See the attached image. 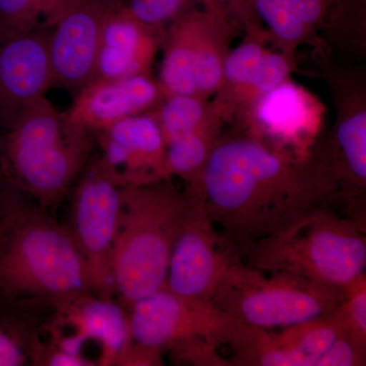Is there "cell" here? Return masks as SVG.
Listing matches in <instances>:
<instances>
[{
    "label": "cell",
    "mask_w": 366,
    "mask_h": 366,
    "mask_svg": "<svg viewBox=\"0 0 366 366\" xmlns=\"http://www.w3.org/2000/svg\"><path fill=\"white\" fill-rule=\"evenodd\" d=\"M187 187L199 192L212 222L238 252L341 203L327 141L300 157L244 129L223 134L199 182Z\"/></svg>",
    "instance_id": "cell-1"
},
{
    "label": "cell",
    "mask_w": 366,
    "mask_h": 366,
    "mask_svg": "<svg viewBox=\"0 0 366 366\" xmlns=\"http://www.w3.org/2000/svg\"><path fill=\"white\" fill-rule=\"evenodd\" d=\"M92 292L83 255L64 224L0 184V302L55 305Z\"/></svg>",
    "instance_id": "cell-2"
},
{
    "label": "cell",
    "mask_w": 366,
    "mask_h": 366,
    "mask_svg": "<svg viewBox=\"0 0 366 366\" xmlns=\"http://www.w3.org/2000/svg\"><path fill=\"white\" fill-rule=\"evenodd\" d=\"M95 134L38 98L0 131V180L54 213L92 157Z\"/></svg>",
    "instance_id": "cell-3"
},
{
    "label": "cell",
    "mask_w": 366,
    "mask_h": 366,
    "mask_svg": "<svg viewBox=\"0 0 366 366\" xmlns=\"http://www.w3.org/2000/svg\"><path fill=\"white\" fill-rule=\"evenodd\" d=\"M187 202L171 178L122 189L112 279L125 308L165 286Z\"/></svg>",
    "instance_id": "cell-4"
},
{
    "label": "cell",
    "mask_w": 366,
    "mask_h": 366,
    "mask_svg": "<svg viewBox=\"0 0 366 366\" xmlns=\"http://www.w3.org/2000/svg\"><path fill=\"white\" fill-rule=\"evenodd\" d=\"M239 254L264 273L295 274L344 290L365 274V224L320 209L290 233L250 243Z\"/></svg>",
    "instance_id": "cell-5"
},
{
    "label": "cell",
    "mask_w": 366,
    "mask_h": 366,
    "mask_svg": "<svg viewBox=\"0 0 366 366\" xmlns=\"http://www.w3.org/2000/svg\"><path fill=\"white\" fill-rule=\"evenodd\" d=\"M127 310L132 340L169 351L180 365H225L218 349L228 346L240 322L211 302L182 297L166 286Z\"/></svg>",
    "instance_id": "cell-6"
},
{
    "label": "cell",
    "mask_w": 366,
    "mask_h": 366,
    "mask_svg": "<svg viewBox=\"0 0 366 366\" xmlns=\"http://www.w3.org/2000/svg\"><path fill=\"white\" fill-rule=\"evenodd\" d=\"M343 298L340 289L295 274L267 276L239 259L229 268L211 303L244 324L269 329L332 314Z\"/></svg>",
    "instance_id": "cell-7"
},
{
    "label": "cell",
    "mask_w": 366,
    "mask_h": 366,
    "mask_svg": "<svg viewBox=\"0 0 366 366\" xmlns=\"http://www.w3.org/2000/svg\"><path fill=\"white\" fill-rule=\"evenodd\" d=\"M122 209V187L113 182L98 156H92L71 189L64 224L83 255L92 292L112 298V254Z\"/></svg>",
    "instance_id": "cell-8"
},
{
    "label": "cell",
    "mask_w": 366,
    "mask_h": 366,
    "mask_svg": "<svg viewBox=\"0 0 366 366\" xmlns=\"http://www.w3.org/2000/svg\"><path fill=\"white\" fill-rule=\"evenodd\" d=\"M185 194L187 212L165 286L182 297L211 302L229 268L242 257L232 242L217 232L199 192L187 187Z\"/></svg>",
    "instance_id": "cell-9"
},
{
    "label": "cell",
    "mask_w": 366,
    "mask_h": 366,
    "mask_svg": "<svg viewBox=\"0 0 366 366\" xmlns=\"http://www.w3.org/2000/svg\"><path fill=\"white\" fill-rule=\"evenodd\" d=\"M52 310L51 319L42 327L48 341L66 352L86 358L90 357L84 350L85 346L91 342L97 344L98 365L117 366L134 342L127 308L112 298L85 293Z\"/></svg>",
    "instance_id": "cell-10"
},
{
    "label": "cell",
    "mask_w": 366,
    "mask_h": 366,
    "mask_svg": "<svg viewBox=\"0 0 366 366\" xmlns=\"http://www.w3.org/2000/svg\"><path fill=\"white\" fill-rule=\"evenodd\" d=\"M333 94L336 124L329 139L340 182L342 203L350 217L360 219L366 189V90L365 76L346 71H327Z\"/></svg>",
    "instance_id": "cell-11"
},
{
    "label": "cell",
    "mask_w": 366,
    "mask_h": 366,
    "mask_svg": "<svg viewBox=\"0 0 366 366\" xmlns=\"http://www.w3.org/2000/svg\"><path fill=\"white\" fill-rule=\"evenodd\" d=\"M120 0H71L51 29L52 86L76 95L95 78L96 61L107 16Z\"/></svg>",
    "instance_id": "cell-12"
},
{
    "label": "cell",
    "mask_w": 366,
    "mask_h": 366,
    "mask_svg": "<svg viewBox=\"0 0 366 366\" xmlns=\"http://www.w3.org/2000/svg\"><path fill=\"white\" fill-rule=\"evenodd\" d=\"M325 106L291 78L257 100L236 124L269 144L307 157L315 148Z\"/></svg>",
    "instance_id": "cell-13"
},
{
    "label": "cell",
    "mask_w": 366,
    "mask_h": 366,
    "mask_svg": "<svg viewBox=\"0 0 366 366\" xmlns=\"http://www.w3.org/2000/svg\"><path fill=\"white\" fill-rule=\"evenodd\" d=\"M99 160L118 187H137L171 177L166 144L153 112L120 120L95 134Z\"/></svg>",
    "instance_id": "cell-14"
},
{
    "label": "cell",
    "mask_w": 366,
    "mask_h": 366,
    "mask_svg": "<svg viewBox=\"0 0 366 366\" xmlns=\"http://www.w3.org/2000/svg\"><path fill=\"white\" fill-rule=\"evenodd\" d=\"M51 29H40L0 42V131L52 88Z\"/></svg>",
    "instance_id": "cell-15"
},
{
    "label": "cell",
    "mask_w": 366,
    "mask_h": 366,
    "mask_svg": "<svg viewBox=\"0 0 366 366\" xmlns=\"http://www.w3.org/2000/svg\"><path fill=\"white\" fill-rule=\"evenodd\" d=\"M165 98L151 74L95 79L74 95L66 113L71 122L96 134L125 118L155 112Z\"/></svg>",
    "instance_id": "cell-16"
},
{
    "label": "cell",
    "mask_w": 366,
    "mask_h": 366,
    "mask_svg": "<svg viewBox=\"0 0 366 366\" xmlns=\"http://www.w3.org/2000/svg\"><path fill=\"white\" fill-rule=\"evenodd\" d=\"M164 34L165 30L137 20L120 2L105 21L94 79L151 74Z\"/></svg>",
    "instance_id": "cell-17"
},
{
    "label": "cell",
    "mask_w": 366,
    "mask_h": 366,
    "mask_svg": "<svg viewBox=\"0 0 366 366\" xmlns=\"http://www.w3.org/2000/svg\"><path fill=\"white\" fill-rule=\"evenodd\" d=\"M242 31L234 16L226 9L202 7L194 59V78L199 97H213L220 88L231 42Z\"/></svg>",
    "instance_id": "cell-18"
},
{
    "label": "cell",
    "mask_w": 366,
    "mask_h": 366,
    "mask_svg": "<svg viewBox=\"0 0 366 366\" xmlns=\"http://www.w3.org/2000/svg\"><path fill=\"white\" fill-rule=\"evenodd\" d=\"M202 19V7L187 11L166 28L164 34L158 81L166 97L197 95L194 78L196 43Z\"/></svg>",
    "instance_id": "cell-19"
},
{
    "label": "cell",
    "mask_w": 366,
    "mask_h": 366,
    "mask_svg": "<svg viewBox=\"0 0 366 366\" xmlns=\"http://www.w3.org/2000/svg\"><path fill=\"white\" fill-rule=\"evenodd\" d=\"M343 327L335 310L332 314L283 327L273 334L274 344L295 362V366H315L340 335Z\"/></svg>",
    "instance_id": "cell-20"
},
{
    "label": "cell",
    "mask_w": 366,
    "mask_h": 366,
    "mask_svg": "<svg viewBox=\"0 0 366 366\" xmlns=\"http://www.w3.org/2000/svg\"><path fill=\"white\" fill-rule=\"evenodd\" d=\"M296 54L269 51L250 76L224 106L220 117L225 124L237 122L262 96L290 78L297 66Z\"/></svg>",
    "instance_id": "cell-21"
},
{
    "label": "cell",
    "mask_w": 366,
    "mask_h": 366,
    "mask_svg": "<svg viewBox=\"0 0 366 366\" xmlns=\"http://www.w3.org/2000/svg\"><path fill=\"white\" fill-rule=\"evenodd\" d=\"M221 118L202 129L166 144V160L171 177L182 178L187 187L197 184L212 152L224 134Z\"/></svg>",
    "instance_id": "cell-22"
},
{
    "label": "cell",
    "mask_w": 366,
    "mask_h": 366,
    "mask_svg": "<svg viewBox=\"0 0 366 366\" xmlns=\"http://www.w3.org/2000/svg\"><path fill=\"white\" fill-rule=\"evenodd\" d=\"M255 13L267 29L269 39L280 51L296 54L301 45L324 48L317 31L305 23L285 0H252Z\"/></svg>",
    "instance_id": "cell-23"
},
{
    "label": "cell",
    "mask_w": 366,
    "mask_h": 366,
    "mask_svg": "<svg viewBox=\"0 0 366 366\" xmlns=\"http://www.w3.org/2000/svg\"><path fill=\"white\" fill-rule=\"evenodd\" d=\"M153 114L165 144L221 118L209 99L197 95L167 96Z\"/></svg>",
    "instance_id": "cell-24"
},
{
    "label": "cell",
    "mask_w": 366,
    "mask_h": 366,
    "mask_svg": "<svg viewBox=\"0 0 366 366\" xmlns=\"http://www.w3.org/2000/svg\"><path fill=\"white\" fill-rule=\"evenodd\" d=\"M29 307L0 302V366L31 365L40 334L26 312Z\"/></svg>",
    "instance_id": "cell-25"
},
{
    "label": "cell",
    "mask_w": 366,
    "mask_h": 366,
    "mask_svg": "<svg viewBox=\"0 0 366 366\" xmlns=\"http://www.w3.org/2000/svg\"><path fill=\"white\" fill-rule=\"evenodd\" d=\"M71 0H0V42L52 29Z\"/></svg>",
    "instance_id": "cell-26"
},
{
    "label": "cell",
    "mask_w": 366,
    "mask_h": 366,
    "mask_svg": "<svg viewBox=\"0 0 366 366\" xmlns=\"http://www.w3.org/2000/svg\"><path fill=\"white\" fill-rule=\"evenodd\" d=\"M269 41V34H247L242 44L230 50L224 64L222 83L212 100L219 115L229 99L249 81L269 51L266 47Z\"/></svg>",
    "instance_id": "cell-27"
},
{
    "label": "cell",
    "mask_w": 366,
    "mask_h": 366,
    "mask_svg": "<svg viewBox=\"0 0 366 366\" xmlns=\"http://www.w3.org/2000/svg\"><path fill=\"white\" fill-rule=\"evenodd\" d=\"M344 334L366 347L365 274L344 289V298L335 310Z\"/></svg>",
    "instance_id": "cell-28"
},
{
    "label": "cell",
    "mask_w": 366,
    "mask_h": 366,
    "mask_svg": "<svg viewBox=\"0 0 366 366\" xmlns=\"http://www.w3.org/2000/svg\"><path fill=\"white\" fill-rule=\"evenodd\" d=\"M137 20L154 28L166 30L180 16L202 7L199 0H120Z\"/></svg>",
    "instance_id": "cell-29"
},
{
    "label": "cell",
    "mask_w": 366,
    "mask_h": 366,
    "mask_svg": "<svg viewBox=\"0 0 366 366\" xmlns=\"http://www.w3.org/2000/svg\"><path fill=\"white\" fill-rule=\"evenodd\" d=\"M366 347L342 334L327 349L315 366H361L366 365Z\"/></svg>",
    "instance_id": "cell-30"
},
{
    "label": "cell",
    "mask_w": 366,
    "mask_h": 366,
    "mask_svg": "<svg viewBox=\"0 0 366 366\" xmlns=\"http://www.w3.org/2000/svg\"><path fill=\"white\" fill-rule=\"evenodd\" d=\"M201 6L221 7L234 16L245 34H267L252 0H199Z\"/></svg>",
    "instance_id": "cell-31"
},
{
    "label": "cell",
    "mask_w": 366,
    "mask_h": 366,
    "mask_svg": "<svg viewBox=\"0 0 366 366\" xmlns=\"http://www.w3.org/2000/svg\"><path fill=\"white\" fill-rule=\"evenodd\" d=\"M31 365L36 366H95L90 358L74 355L60 349L50 341L38 339L34 345Z\"/></svg>",
    "instance_id": "cell-32"
},
{
    "label": "cell",
    "mask_w": 366,
    "mask_h": 366,
    "mask_svg": "<svg viewBox=\"0 0 366 366\" xmlns=\"http://www.w3.org/2000/svg\"><path fill=\"white\" fill-rule=\"evenodd\" d=\"M301 20L317 32L324 28L330 4L327 0H285Z\"/></svg>",
    "instance_id": "cell-33"
},
{
    "label": "cell",
    "mask_w": 366,
    "mask_h": 366,
    "mask_svg": "<svg viewBox=\"0 0 366 366\" xmlns=\"http://www.w3.org/2000/svg\"><path fill=\"white\" fill-rule=\"evenodd\" d=\"M162 351L153 347L132 342L118 360L117 366H159L164 365Z\"/></svg>",
    "instance_id": "cell-34"
},
{
    "label": "cell",
    "mask_w": 366,
    "mask_h": 366,
    "mask_svg": "<svg viewBox=\"0 0 366 366\" xmlns=\"http://www.w3.org/2000/svg\"><path fill=\"white\" fill-rule=\"evenodd\" d=\"M327 1H329L330 6H331L332 4H333L334 2L336 1V0H327Z\"/></svg>",
    "instance_id": "cell-35"
},
{
    "label": "cell",
    "mask_w": 366,
    "mask_h": 366,
    "mask_svg": "<svg viewBox=\"0 0 366 366\" xmlns=\"http://www.w3.org/2000/svg\"><path fill=\"white\" fill-rule=\"evenodd\" d=\"M0 184H1V180H0Z\"/></svg>",
    "instance_id": "cell-36"
}]
</instances>
